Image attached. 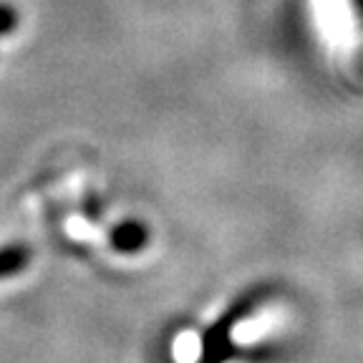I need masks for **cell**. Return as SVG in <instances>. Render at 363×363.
<instances>
[{"mask_svg":"<svg viewBox=\"0 0 363 363\" xmlns=\"http://www.w3.org/2000/svg\"><path fill=\"white\" fill-rule=\"evenodd\" d=\"M320 51L340 68L363 61V0H303Z\"/></svg>","mask_w":363,"mask_h":363,"instance_id":"cell-1","label":"cell"},{"mask_svg":"<svg viewBox=\"0 0 363 363\" xmlns=\"http://www.w3.org/2000/svg\"><path fill=\"white\" fill-rule=\"evenodd\" d=\"M202 356V343L194 330H182L172 340V361L174 363H197Z\"/></svg>","mask_w":363,"mask_h":363,"instance_id":"cell-2","label":"cell"}]
</instances>
